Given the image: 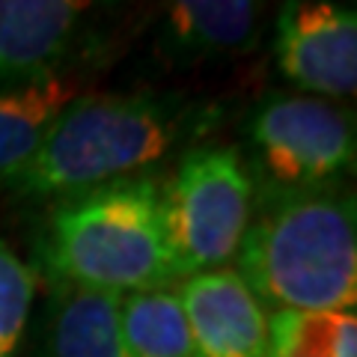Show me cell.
Segmentation results:
<instances>
[{
  "label": "cell",
  "instance_id": "cell-3",
  "mask_svg": "<svg viewBox=\"0 0 357 357\" xmlns=\"http://www.w3.org/2000/svg\"><path fill=\"white\" fill-rule=\"evenodd\" d=\"M36 262L48 286L96 295L126 298L176 286L178 274L161 223V173L51 203L36 236Z\"/></svg>",
  "mask_w": 357,
  "mask_h": 357
},
{
  "label": "cell",
  "instance_id": "cell-1",
  "mask_svg": "<svg viewBox=\"0 0 357 357\" xmlns=\"http://www.w3.org/2000/svg\"><path fill=\"white\" fill-rule=\"evenodd\" d=\"M218 116V102L176 89L77 93L3 191L24 203H57L122 178L161 173L170 158L206 143Z\"/></svg>",
  "mask_w": 357,
  "mask_h": 357
},
{
  "label": "cell",
  "instance_id": "cell-12",
  "mask_svg": "<svg viewBox=\"0 0 357 357\" xmlns=\"http://www.w3.org/2000/svg\"><path fill=\"white\" fill-rule=\"evenodd\" d=\"M81 93L72 81L57 77L24 93L0 96V188H6L36 155L51 122Z\"/></svg>",
  "mask_w": 357,
  "mask_h": 357
},
{
  "label": "cell",
  "instance_id": "cell-14",
  "mask_svg": "<svg viewBox=\"0 0 357 357\" xmlns=\"http://www.w3.org/2000/svg\"><path fill=\"white\" fill-rule=\"evenodd\" d=\"M36 277L21 256L0 241V351L15 354L21 337L27 331Z\"/></svg>",
  "mask_w": 357,
  "mask_h": 357
},
{
  "label": "cell",
  "instance_id": "cell-15",
  "mask_svg": "<svg viewBox=\"0 0 357 357\" xmlns=\"http://www.w3.org/2000/svg\"><path fill=\"white\" fill-rule=\"evenodd\" d=\"M0 357H13V354H6V351H0Z\"/></svg>",
  "mask_w": 357,
  "mask_h": 357
},
{
  "label": "cell",
  "instance_id": "cell-6",
  "mask_svg": "<svg viewBox=\"0 0 357 357\" xmlns=\"http://www.w3.org/2000/svg\"><path fill=\"white\" fill-rule=\"evenodd\" d=\"M274 66L295 93L345 102L357 89V9L289 0L274 15Z\"/></svg>",
  "mask_w": 357,
  "mask_h": 357
},
{
  "label": "cell",
  "instance_id": "cell-13",
  "mask_svg": "<svg viewBox=\"0 0 357 357\" xmlns=\"http://www.w3.org/2000/svg\"><path fill=\"white\" fill-rule=\"evenodd\" d=\"M268 357H357L354 310L268 312Z\"/></svg>",
  "mask_w": 357,
  "mask_h": 357
},
{
  "label": "cell",
  "instance_id": "cell-8",
  "mask_svg": "<svg viewBox=\"0 0 357 357\" xmlns=\"http://www.w3.org/2000/svg\"><path fill=\"white\" fill-rule=\"evenodd\" d=\"M268 6L253 0H176L155 24V57L170 69L229 63L259 48Z\"/></svg>",
  "mask_w": 357,
  "mask_h": 357
},
{
  "label": "cell",
  "instance_id": "cell-4",
  "mask_svg": "<svg viewBox=\"0 0 357 357\" xmlns=\"http://www.w3.org/2000/svg\"><path fill=\"white\" fill-rule=\"evenodd\" d=\"M256 182L236 143H197L161 170V223L178 280L232 268Z\"/></svg>",
  "mask_w": 357,
  "mask_h": 357
},
{
  "label": "cell",
  "instance_id": "cell-9",
  "mask_svg": "<svg viewBox=\"0 0 357 357\" xmlns=\"http://www.w3.org/2000/svg\"><path fill=\"white\" fill-rule=\"evenodd\" d=\"M199 357H268V310L236 268L178 280Z\"/></svg>",
  "mask_w": 357,
  "mask_h": 357
},
{
  "label": "cell",
  "instance_id": "cell-2",
  "mask_svg": "<svg viewBox=\"0 0 357 357\" xmlns=\"http://www.w3.org/2000/svg\"><path fill=\"white\" fill-rule=\"evenodd\" d=\"M232 268L268 312L354 310L357 208L351 185L256 188Z\"/></svg>",
  "mask_w": 357,
  "mask_h": 357
},
{
  "label": "cell",
  "instance_id": "cell-11",
  "mask_svg": "<svg viewBox=\"0 0 357 357\" xmlns=\"http://www.w3.org/2000/svg\"><path fill=\"white\" fill-rule=\"evenodd\" d=\"M119 337L126 357H199L178 286L119 298Z\"/></svg>",
  "mask_w": 357,
  "mask_h": 357
},
{
  "label": "cell",
  "instance_id": "cell-10",
  "mask_svg": "<svg viewBox=\"0 0 357 357\" xmlns=\"http://www.w3.org/2000/svg\"><path fill=\"white\" fill-rule=\"evenodd\" d=\"M39 357H126L119 337V298L48 286Z\"/></svg>",
  "mask_w": 357,
  "mask_h": 357
},
{
  "label": "cell",
  "instance_id": "cell-5",
  "mask_svg": "<svg viewBox=\"0 0 357 357\" xmlns=\"http://www.w3.org/2000/svg\"><path fill=\"white\" fill-rule=\"evenodd\" d=\"M241 140L256 188H325L354 173V110L328 98L271 89L250 105Z\"/></svg>",
  "mask_w": 357,
  "mask_h": 357
},
{
  "label": "cell",
  "instance_id": "cell-7",
  "mask_svg": "<svg viewBox=\"0 0 357 357\" xmlns=\"http://www.w3.org/2000/svg\"><path fill=\"white\" fill-rule=\"evenodd\" d=\"M93 9L81 0H0V96L63 77Z\"/></svg>",
  "mask_w": 357,
  "mask_h": 357
}]
</instances>
